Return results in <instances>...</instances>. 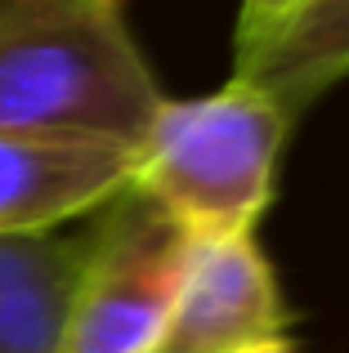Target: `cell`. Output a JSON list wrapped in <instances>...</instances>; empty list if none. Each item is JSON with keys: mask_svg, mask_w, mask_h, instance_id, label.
Returning a JSON list of instances; mask_svg holds the SVG:
<instances>
[{"mask_svg": "<svg viewBox=\"0 0 349 353\" xmlns=\"http://www.w3.org/2000/svg\"><path fill=\"white\" fill-rule=\"evenodd\" d=\"M166 103L121 0H0V130L134 148Z\"/></svg>", "mask_w": 349, "mask_h": 353, "instance_id": "cell-1", "label": "cell"}, {"mask_svg": "<svg viewBox=\"0 0 349 353\" xmlns=\"http://www.w3.org/2000/svg\"><path fill=\"white\" fill-rule=\"evenodd\" d=\"M291 117L264 85L228 77L197 99H166L134 143V179L192 241L255 237L278 188Z\"/></svg>", "mask_w": 349, "mask_h": 353, "instance_id": "cell-2", "label": "cell"}, {"mask_svg": "<svg viewBox=\"0 0 349 353\" xmlns=\"http://www.w3.org/2000/svg\"><path fill=\"white\" fill-rule=\"evenodd\" d=\"M192 237L126 188L94 215V246L72 300L63 353H157Z\"/></svg>", "mask_w": 349, "mask_h": 353, "instance_id": "cell-3", "label": "cell"}, {"mask_svg": "<svg viewBox=\"0 0 349 353\" xmlns=\"http://www.w3.org/2000/svg\"><path fill=\"white\" fill-rule=\"evenodd\" d=\"M291 309L255 237L192 241L157 353H282Z\"/></svg>", "mask_w": 349, "mask_h": 353, "instance_id": "cell-4", "label": "cell"}, {"mask_svg": "<svg viewBox=\"0 0 349 353\" xmlns=\"http://www.w3.org/2000/svg\"><path fill=\"white\" fill-rule=\"evenodd\" d=\"M134 179V148L0 130V237L54 233L99 215Z\"/></svg>", "mask_w": 349, "mask_h": 353, "instance_id": "cell-5", "label": "cell"}, {"mask_svg": "<svg viewBox=\"0 0 349 353\" xmlns=\"http://www.w3.org/2000/svg\"><path fill=\"white\" fill-rule=\"evenodd\" d=\"M90 246L94 219L77 233L0 237V353H63Z\"/></svg>", "mask_w": 349, "mask_h": 353, "instance_id": "cell-6", "label": "cell"}, {"mask_svg": "<svg viewBox=\"0 0 349 353\" xmlns=\"http://www.w3.org/2000/svg\"><path fill=\"white\" fill-rule=\"evenodd\" d=\"M233 77L264 85L296 121L349 77V0H300V9Z\"/></svg>", "mask_w": 349, "mask_h": 353, "instance_id": "cell-7", "label": "cell"}, {"mask_svg": "<svg viewBox=\"0 0 349 353\" xmlns=\"http://www.w3.org/2000/svg\"><path fill=\"white\" fill-rule=\"evenodd\" d=\"M296 9H300V0H242L237 27H233V68H242Z\"/></svg>", "mask_w": 349, "mask_h": 353, "instance_id": "cell-8", "label": "cell"}, {"mask_svg": "<svg viewBox=\"0 0 349 353\" xmlns=\"http://www.w3.org/2000/svg\"><path fill=\"white\" fill-rule=\"evenodd\" d=\"M282 353H296V349H282Z\"/></svg>", "mask_w": 349, "mask_h": 353, "instance_id": "cell-9", "label": "cell"}]
</instances>
